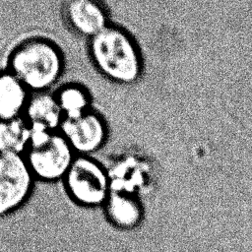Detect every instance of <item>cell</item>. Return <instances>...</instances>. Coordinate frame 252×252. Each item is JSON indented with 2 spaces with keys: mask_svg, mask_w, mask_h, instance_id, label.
Returning a JSON list of instances; mask_svg holds the SVG:
<instances>
[{
  "mask_svg": "<svg viewBox=\"0 0 252 252\" xmlns=\"http://www.w3.org/2000/svg\"><path fill=\"white\" fill-rule=\"evenodd\" d=\"M61 47L45 36L21 40L9 52L6 68L16 75L31 93L52 91L65 72Z\"/></svg>",
  "mask_w": 252,
  "mask_h": 252,
  "instance_id": "obj_1",
  "label": "cell"
},
{
  "mask_svg": "<svg viewBox=\"0 0 252 252\" xmlns=\"http://www.w3.org/2000/svg\"><path fill=\"white\" fill-rule=\"evenodd\" d=\"M53 94L64 118H74L93 108L92 94L89 89L78 82L61 84Z\"/></svg>",
  "mask_w": 252,
  "mask_h": 252,
  "instance_id": "obj_11",
  "label": "cell"
},
{
  "mask_svg": "<svg viewBox=\"0 0 252 252\" xmlns=\"http://www.w3.org/2000/svg\"><path fill=\"white\" fill-rule=\"evenodd\" d=\"M62 182L69 198L85 208L103 206L110 191L107 168L93 156H77Z\"/></svg>",
  "mask_w": 252,
  "mask_h": 252,
  "instance_id": "obj_4",
  "label": "cell"
},
{
  "mask_svg": "<svg viewBox=\"0 0 252 252\" xmlns=\"http://www.w3.org/2000/svg\"><path fill=\"white\" fill-rule=\"evenodd\" d=\"M30 144V127L24 117L0 121V152L24 155Z\"/></svg>",
  "mask_w": 252,
  "mask_h": 252,
  "instance_id": "obj_12",
  "label": "cell"
},
{
  "mask_svg": "<svg viewBox=\"0 0 252 252\" xmlns=\"http://www.w3.org/2000/svg\"><path fill=\"white\" fill-rule=\"evenodd\" d=\"M61 11L71 32L88 40L110 24L100 0H64Z\"/></svg>",
  "mask_w": 252,
  "mask_h": 252,
  "instance_id": "obj_7",
  "label": "cell"
},
{
  "mask_svg": "<svg viewBox=\"0 0 252 252\" xmlns=\"http://www.w3.org/2000/svg\"><path fill=\"white\" fill-rule=\"evenodd\" d=\"M35 180L24 155L0 152V218L28 202Z\"/></svg>",
  "mask_w": 252,
  "mask_h": 252,
  "instance_id": "obj_5",
  "label": "cell"
},
{
  "mask_svg": "<svg viewBox=\"0 0 252 252\" xmlns=\"http://www.w3.org/2000/svg\"><path fill=\"white\" fill-rule=\"evenodd\" d=\"M29 127L30 144L24 156L34 178L44 182L62 181L76 153L59 131Z\"/></svg>",
  "mask_w": 252,
  "mask_h": 252,
  "instance_id": "obj_3",
  "label": "cell"
},
{
  "mask_svg": "<svg viewBox=\"0 0 252 252\" xmlns=\"http://www.w3.org/2000/svg\"><path fill=\"white\" fill-rule=\"evenodd\" d=\"M59 133L77 156H93L106 143L108 127L103 116L94 108L74 118H64Z\"/></svg>",
  "mask_w": 252,
  "mask_h": 252,
  "instance_id": "obj_6",
  "label": "cell"
},
{
  "mask_svg": "<svg viewBox=\"0 0 252 252\" xmlns=\"http://www.w3.org/2000/svg\"><path fill=\"white\" fill-rule=\"evenodd\" d=\"M103 208L108 220L121 229L135 227L143 217L140 201L128 190L110 189Z\"/></svg>",
  "mask_w": 252,
  "mask_h": 252,
  "instance_id": "obj_8",
  "label": "cell"
},
{
  "mask_svg": "<svg viewBox=\"0 0 252 252\" xmlns=\"http://www.w3.org/2000/svg\"><path fill=\"white\" fill-rule=\"evenodd\" d=\"M89 57L94 68L111 82L129 85L142 73L140 50L123 28L109 24L88 40Z\"/></svg>",
  "mask_w": 252,
  "mask_h": 252,
  "instance_id": "obj_2",
  "label": "cell"
},
{
  "mask_svg": "<svg viewBox=\"0 0 252 252\" xmlns=\"http://www.w3.org/2000/svg\"><path fill=\"white\" fill-rule=\"evenodd\" d=\"M31 94L9 69L0 70V121L24 117Z\"/></svg>",
  "mask_w": 252,
  "mask_h": 252,
  "instance_id": "obj_9",
  "label": "cell"
},
{
  "mask_svg": "<svg viewBox=\"0 0 252 252\" xmlns=\"http://www.w3.org/2000/svg\"><path fill=\"white\" fill-rule=\"evenodd\" d=\"M24 118L30 126L57 132L64 119L53 91L32 93Z\"/></svg>",
  "mask_w": 252,
  "mask_h": 252,
  "instance_id": "obj_10",
  "label": "cell"
}]
</instances>
